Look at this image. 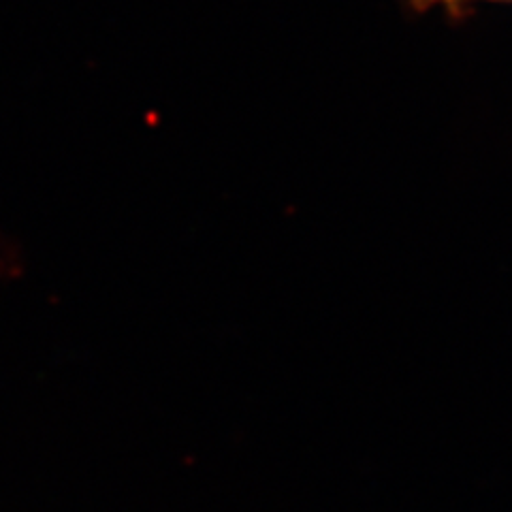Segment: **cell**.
<instances>
[{
    "label": "cell",
    "instance_id": "6da1fadb",
    "mask_svg": "<svg viewBox=\"0 0 512 512\" xmlns=\"http://www.w3.org/2000/svg\"><path fill=\"white\" fill-rule=\"evenodd\" d=\"M425 5H434V3H461V0H421Z\"/></svg>",
    "mask_w": 512,
    "mask_h": 512
}]
</instances>
